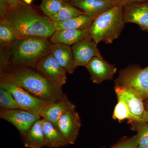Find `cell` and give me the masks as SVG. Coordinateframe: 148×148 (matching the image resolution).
<instances>
[{
    "mask_svg": "<svg viewBox=\"0 0 148 148\" xmlns=\"http://www.w3.org/2000/svg\"><path fill=\"white\" fill-rule=\"evenodd\" d=\"M48 39L37 36L18 38L6 47V51H1V67L8 68L12 64L36 69L39 62L51 53L53 43Z\"/></svg>",
    "mask_w": 148,
    "mask_h": 148,
    "instance_id": "1",
    "label": "cell"
},
{
    "mask_svg": "<svg viewBox=\"0 0 148 148\" xmlns=\"http://www.w3.org/2000/svg\"><path fill=\"white\" fill-rule=\"evenodd\" d=\"M20 37L37 36L49 38L56 31L54 22L20 1L8 7L5 16Z\"/></svg>",
    "mask_w": 148,
    "mask_h": 148,
    "instance_id": "2",
    "label": "cell"
},
{
    "mask_svg": "<svg viewBox=\"0 0 148 148\" xmlns=\"http://www.w3.org/2000/svg\"><path fill=\"white\" fill-rule=\"evenodd\" d=\"M12 80L35 97L49 103L66 98L61 88L31 68L19 67L7 72Z\"/></svg>",
    "mask_w": 148,
    "mask_h": 148,
    "instance_id": "3",
    "label": "cell"
},
{
    "mask_svg": "<svg viewBox=\"0 0 148 148\" xmlns=\"http://www.w3.org/2000/svg\"><path fill=\"white\" fill-rule=\"evenodd\" d=\"M125 23L122 5H116L93 20L90 36L97 44L101 41L112 43L119 37Z\"/></svg>",
    "mask_w": 148,
    "mask_h": 148,
    "instance_id": "4",
    "label": "cell"
},
{
    "mask_svg": "<svg viewBox=\"0 0 148 148\" xmlns=\"http://www.w3.org/2000/svg\"><path fill=\"white\" fill-rule=\"evenodd\" d=\"M0 86L10 92L23 108L40 116L45 107L49 103L35 97L16 84L7 73L1 75Z\"/></svg>",
    "mask_w": 148,
    "mask_h": 148,
    "instance_id": "5",
    "label": "cell"
},
{
    "mask_svg": "<svg viewBox=\"0 0 148 148\" xmlns=\"http://www.w3.org/2000/svg\"><path fill=\"white\" fill-rule=\"evenodd\" d=\"M116 85L130 88L144 100L148 99V66L144 69L132 66L122 70Z\"/></svg>",
    "mask_w": 148,
    "mask_h": 148,
    "instance_id": "6",
    "label": "cell"
},
{
    "mask_svg": "<svg viewBox=\"0 0 148 148\" xmlns=\"http://www.w3.org/2000/svg\"><path fill=\"white\" fill-rule=\"evenodd\" d=\"M0 117L14 125L24 138L33 125L41 117L24 109L1 110Z\"/></svg>",
    "mask_w": 148,
    "mask_h": 148,
    "instance_id": "7",
    "label": "cell"
},
{
    "mask_svg": "<svg viewBox=\"0 0 148 148\" xmlns=\"http://www.w3.org/2000/svg\"><path fill=\"white\" fill-rule=\"evenodd\" d=\"M36 69L49 80L59 87L62 88L66 83L67 72L61 67L51 53L42 59Z\"/></svg>",
    "mask_w": 148,
    "mask_h": 148,
    "instance_id": "8",
    "label": "cell"
},
{
    "mask_svg": "<svg viewBox=\"0 0 148 148\" xmlns=\"http://www.w3.org/2000/svg\"><path fill=\"white\" fill-rule=\"evenodd\" d=\"M115 90L116 95L121 97L127 105L133 118L132 121H145V103L140 95L130 88L118 85L115 86Z\"/></svg>",
    "mask_w": 148,
    "mask_h": 148,
    "instance_id": "9",
    "label": "cell"
},
{
    "mask_svg": "<svg viewBox=\"0 0 148 148\" xmlns=\"http://www.w3.org/2000/svg\"><path fill=\"white\" fill-rule=\"evenodd\" d=\"M81 126L79 115L75 109L67 111L58 120L57 127L69 144L75 142Z\"/></svg>",
    "mask_w": 148,
    "mask_h": 148,
    "instance_id": "10",
    "label": "cell"
},
{
    "mask_svg": "<svg viewBox=\"0 0 148 148\" xmlns=\"http://www.w3.org/2000/svg\"><path fill=\"white\" fill-rule=\"evenodd\" d=\"M97 45L90 35L72 45L73 55L77 66L86 67L93 57L102 56Z\"/></svg>",
    "mask_w": 148,
    "mask_h": 148,
    "instance_id": "11",
    "label": "cell"
},
{
    "mask_svg": "<svg viewBox=\"0 0 148 148\" xmlns=\"http://www.w3.org/2000/svg\"><path fill=\"white\" fill-rule=\"evenodd\" d=\"M85 67L90 74V79L97 84L112 79L117 70L114 66L104 60L102 56L93 57Z\"/></svg>",
    "mask_w": 148,
    "mask_h": 148,
    "instance_id": "12",
    "label": "cell"
},
{
    "mask_svg": "<svg viewBox=\"0 0 148 148\" xmlns=\"http://www.w3.org/2000/svg\"><path fill=\"white\" fill-rule=\"evenodd\" d=\"M69 3L93 19L116 5L113 0H77Z\"/></svg>",
    "mask_w": 148,
    "mask_h": 148,
    "instance_id": "13",
    "label": "cell"
},
{
    "mask_svg": "<svg viewBox=\"0 0 148 148\" xmlns=\"http://www.w3.org/2000/svg\"><path fill=\"white\" fill-rule=\"evenodd\" d=\"M138 3L125 8L123 12L125 23H135L141 29L148 31V3Z\"/></svg>",
    "mask_w": 148,
    "mask_h": 148,
    "instance_id": "14",
    "label": "cell"
},
{
    "mask_svg": "<svg viewBox=\"0 0 148 148\" xmlns=\"http://www.w3.org/2000/svg\"><path fill=\"white\" fill-rule=\"evenodd\" d=\"M73 109H75V106L66 97L54 103H48L40 116L57 127V122L60 117L67 111Z\"/></svg>",
    "mask_w": 148,
    "mask_h": 148,
    "instance_id": "15",
    "label": "cell"
},
{
    "mask_svg": "<svg viewBox=\"0 0 148 148\" xmlns=\"http://www.w3.org/2000/svg\"><path fill=\"white\" fill-rule=\"evenodd\" d=\"M90 35V29L56 30L49 40L53 43L73 45Z\"/></svg>",
    "mask_w": 148,
    "mask_h": 148,
    "instance_id": "16",
    "label": "cell"
},
{
    "mask_svg": "<svg viewBox=\"0 0 148 148\" xmlns=\"http://www.w3.org/2000/svg\"><path fill=\"white\" fill-rule=\"evenodd\" d=\"M51 53L67 73L72 74L78 67L74 60L71 46L53 43Z\"/></svg>",
    "mask_w": 148,
    "mask_h": 148,
    "instance_id": "17",
    "label": "cell"
},
{
    "mask_svg": "<svg viewBox=\"0 0 148 148\" xmlns=\"http://www.w3.org/2000/svg\"><path fill=\"white\" fill-rule=\"evenodd\" d=\"M44 135L45 146L51 148H56L69 145L58 128L50 122L41 119Z\"/></svg>",
    "mask_w": 148,
    "mask_h": 148,
    "instance_id": "18",
    "label": "cell"
},
{
    "mask_svg": "<svg viewBox=\"0 0 148 148\" xmlns=\"http://www.w3.org/2000/svg\"><path fill=\"white\" fill-rule=\"evenodd\" d=\"M24 145L29 148H41L45 146V137L41 119L37 121L24 137Z\"/></svg>",
    "mask_w": 148,
    "mask_h": 148,
    "instance_id": "19",
    "label": "cell"
},
{
    "mask_svg": "<svg viewBox=\"0 0 148 148\" xmlns=\"http://www.w3.org/2000/svg\"><path fill=\"white\" fill-rule=\"evenodd\" d=\"M93 20L91 17L84 14L67 21L53 22L56 31L65 29H90Z\"/></svg>",
    "mask_w": 148,
    "mask_h": 148,
    "instance_id": "20",
    "label": "cell"
},
{
    "mask_svg": "<svg viewBox=\"0 0 148 148\" xmlns=\"http://www.w3.org/2000/svg\"><path fill=\"white\" fill-rule=\"evenodd\" d=\"M20 38L12 24L6 16L0 19V43L1 46L7 47Z\"/></svg>",
    "mask_w": 148,
    "mask_h": 148,
    "instance_id": "21",
    "label": "cell"
},
{
    "mask_svg": "<svg viewBox=\"0 0 148 148\" xmlns=\"http://www.w3.org/2000/svg\"><path fill=\"white\" fill-rule=\"evenodd\" d=\"M84 14L79 9L69 2L64 1L59 12L50 19L53 21H66Z\"/></svg>",
    "mask_w": 148,
    "mask_h": 148,
    "instance_id": "22",
    "label": "cell"
},
{
    "mask_svg": "<svg viewBox=\"0 0 148 148\" xmlns=\"http://www.w3.org/2000/svg\"><path fill=\"white\" fill-rule=\"evenodd\" d=\"M131 128L139 135L138 148H148V123L147 122H131Z\"/></svg>",
    "mask_w": 148,
    "mask_h": 148,
    "instance_id": "23",
    "label": "cell"
},
{
    "mask_svg": "<svg viewBox=\"0 0 148 148\" xmlns=\"http://www.w3.org/2000/svg\"><path fill=\"white\" fill-rule=\"evenodd\" d=\"M64 2V0H42L40 9L43 14L50 18L58 13Z\"/></svg>",
    "mask_w": 148,
    "mask_h": 148,
    "instance_id": "24",
    "label": "cell"
},
{
    "mask_svg": "<svg viewBox=\"0 0 148 148\" xmlns=\"http://www.w3.org/2000/svg\"><path fill=\"white\" fill-rule=\"evenodd\" d=\"M118 103L115 108L113 114V118L119 122L125 119L129 120L130 123L133 121L132 115L124 100L121 97L117 95Z\"/></svg>",
    "mask_w": 148,
    "mask_h": 148,
    "instance_id": "25",
    "label": "cell"
},
{
    "mask_svg": "<svg viewBox=\"0 0 148 148\" xmlns=\"http://www.w3.org/2000/svg\"><path fill=\"white\" fill-rule=\"evenodd\" d=\"M0 107L1 110L24 109L17 103L10 92L1 86H0Z\"/></svg>",
    "mask_w": 148,
    "mask_h": 148,
    "instance_id": "26",
    "label": "cell"
},
{
    "mask_svg": "<svg viewBox=\"0 0 148 148\" xmlns=\"http://www.w3.org/2000/svg\"><path fill=\"white\" fill-rule=\"evenodd\" d=\"M139 140V135L137 134L135 136L125 140L110 148H138Z\"/></svg>",
    "mask_w": 148,
    "mask_h": 148,
    "instance_id": "27",
    "label": "cell"
},
{
    "mask_svg": "<svg viewBox=\"0 0 148 148\" xmlns=\"http://www.w3.org/2000/svg\"><path fill=\"white\" fill-rule=\"evenodd\" d=\"M8 7L5 0H0V17L5 16Z\"/></svg>",
    "mask_w": 148,
    "mask_h": 148,
    "instance_id": "28",
    "label": "cell"
},
{
    "mask_svg": "<svg viewBox=\"0 0 148 148\" xmlns=\"http://www.w3.org/2000/svg\"><path fill=\"white\" fill-rule=\"evenodd\" d=\"M116 5H123V4L127 3H141L147 0H113Z\"/></svg>",
    "mask_w": 148,
    "mask_h": 148,
    "instance_id": "29",
    "label": "cell"
},
{
    "mask_svg": "<svg viewBox=\"0 0 148 148\" xmlns=\"http://www.w3.org/2000/svg\"><path fill=\"white\" fill-rule=\"evenodd\" d=\"M8 7H12L18 4L21 0H5Z\"/></svg>",
    "mask_w": 148,
    "mask_h": 148,
    "instance_id": "30",
    "label": "cell"
},
{
    "mask_svg": "<svg viewBox=\"0 0 148 148\" xmlns=\"http://www.w3.org/2000/svg\"><path fill=\"white\" fill-rule=\"evenodd\" d=\"M145 121L148 123V110L146 111L145 114Z\"/></svg>",
    "mask_w": 148,
    "mask_h": 148,
    "instance_id": "31",
    "label": "cell"
},
{
    "mask_svg": "<svg viewBox=\"0 0 148 148\" xmlns=\"http://www.w3.org/2000/svg\"><path fill=\"white\" fill-rule=\"evenodd\" d=\"M32 1L33 0H22V1H24V3H26L27 4L29 5L32 3Z\"/></svg>",
    "mask_w": 148,
    "mask_h": 148,
    "instance_id": "32",
    "label": "cell"
},
{
    "mask_svg": "<svg viewBox=\"0 0 148 148\" xmlns=\"http://www.w3.org/2000/svg\"><path fill=\"white\" fill-rule=\"evenodd\" d=\"M145 108H146L148 110V99L147 101H146L145 103Z\"/></svg>",
    "mask_w": 148,
    "mask_h": 148,
    "instance_id": "33",
    "label": "cell"
},
{
    "mask_svg": "<svg viewBox=\"0 0 148 148\" xmlns=\"http://www.w3.org/2000/svg\"><path fill=\"white\" fill-rule=\"evenodd\" d=\"M64 1L67 2H71L74 1H77V0H64Z\"/></svg>",
    "mask_w": 148,
    "mask_h": 148,
    "instance_id": "34",
    "label": "cell"
},
{
    "mask_svg": "<svg viewBox=\"0 0 148 148\" xmlns=\"http://www.w3.org/2000/svg\"><path fill=\"white\" fill-rule=\"evenodd\" d=\"M104 1H106V0H104Z\"/></svg>",
    "mask_w": 148,
    "mask_h": 148,
    "instance_id": "35",
    "label": "cell"
}]
</instances>
